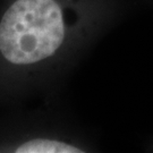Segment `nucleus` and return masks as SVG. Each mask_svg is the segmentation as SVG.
Returning a JSON list of instances; mask_svg holds the SVG:
<instances>
[{
    "label": "nucleus",
    "instance_id": "f03ea898",
    "mask_svg": "<svg viewBox=\"0 0 153 153\" xmlns=\"http://www.w3.org/2000/svg\"><path fill=\"white\" fill-rule=\"evenodd\" d=\"M0 151L17 153L86 152L88 146L79 140L53 133H28L13 137L0 145Z\"/></svg>",
    "mask_w": 153,
    "mask_h": 153
},
{
    "label": "nucleus",
    "instance_id": "f257e3e1",
    "mask_svg": "<svg viewBox=\"0 0 153 153\" xmlns=\"http://www.w3.org/2000/svg\"><path fill=\"white\" fill-rule=\"evenodd\" d=\"M121 9V0H5L0 7V101L52 81Z\"/></svg>",
    "mask_w": 153,
    "mask_h": 153
}]
</instances>
